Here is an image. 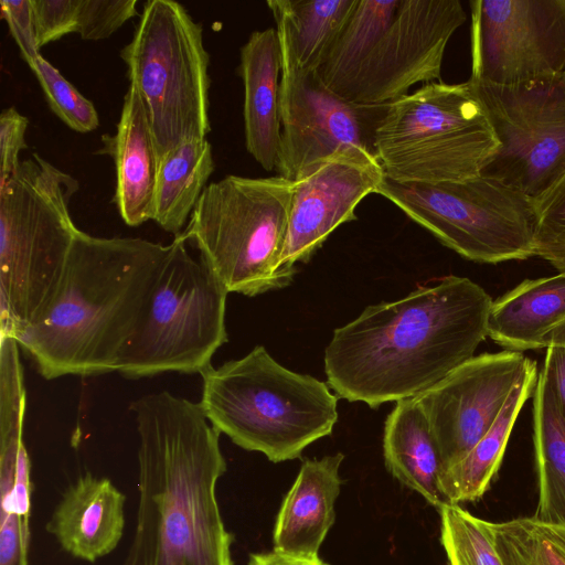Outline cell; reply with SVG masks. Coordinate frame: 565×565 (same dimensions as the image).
<instances>
[{
    "label": "cell",
    "instance_id": "6da1fadb",
    "mask_svg": "<svg viewBox=\"0 0 565 565\" xmlns=\"http://www.w3.org/2000/svg\"><path fill=\"white\" fill-rule=\"evenodd\" d=\"M492 301L470 278L448 276L367 306L326 348L329 386L371 408L415 397L475 356L488 337Z\"/></svg>",
    "mask_w": 565,
    "mask_h": 565
},
{
    "label": "cell",
    "instance_id": "7a4b0ae2",
    "mask_svg": "<svg viewBox=\"0 0 565 565\" xmlns=\"http://www.w3.org/2000/svg\"><path fill=\"white\" fill-rule=\"evenodd\" d=\"M138 433V509L122 565H234L216 484L220 431L199 403L162 391L130 404Z\"/></svg>",
    "mask_w": 565,
    "mask_h": 565
},
{
    "label": "cell",
    "instance_id": "3957f363",
    "mask_svg": "<svg viewBox=\"0 0 565 565\" xmlns=\"http://www.w3.org/2000/svg\"><path fill=\"white\" fill-rule=\"evenodd\" d=\"M171 244L78 230L52 300L14 339L46 380L116 371Z\"/></svg>",
    "mask_w": 565,
    "mask_h": 565
},
{
    "label": "cell",
    "instance_id": "277c9868",
    "mask_svg": "<svg viewBox=\"0 0 565 565\" xmlns=\"http://www.w3.org/2000/svg\"><path fill=\"white\" fill-rule=\"evenodd\" d=\"M201 376L199 404L211 425L271 462L299 458L338 420V396L329 386L286 369L263 345Z\"/></svg>",
    "mask_w": 565,
    "mask_h": 565
},
{
    "label": "cell",
    "instance_id": "5b68a950",
    "mask_svg": "<svg viewBox=\"0 0 565 565\" xmlns=\"http://www.w3.org/2000/svg\"><path fill=\"white\" fill-rule=\"evenodd\" d=\"M78 189L36 152L0 185V335L15 338L55 295L79 230L68 209Z\"/></svg>",
    "mask_w": 565,
    "mask_h": 565
},
{
    "label": "cell",
    "instance_id": "8992f818",
    "mask_svg": "<svg viewBox=\"0 0 565 565\" xmlns=\"http://www.w3.org/2000/svg\"><path fill=\"white\" fill-rule=\"evenodd\" d=\"M295 182L226 175L207 184L182 232L228 292L255 297L287 287L282 268Z\"/></svg>",
    "mask_w": 565,
    "mask_h": 565
},
{
    "label": "cell",
    "instance_id": "52a82bcc",
    "mask_svg": "<svg viewBox=\"0 0 565 565\" xmlns=\"http://www.w3.org/2000/svg\"><path fill=\"white\" fill-rule=\"evenodd\" d=\"M500 142L472 84L428 83L388 104L374 152L385 178L457 182L481 174Z\"/></svg>",
    "mask_w": 565,
    "mask_h": 565
},
{
    "label": "cell",
    "instance_id": "ba28073f",
    "mask_svg": "<svg viewBox=\"0 0 565 565\" xmlns=\"http://www.w3.org/2000/svg\"><path fill=\"white\" fill-rule=\"evenodd\" d=\"M135 331L124 345L116 371L128 379L167 372L201 374L227 342L230 294L199 258L182 233L170 243Z\"/></svg>",
    "mask_w": 565,
    "mask_h": 565
},
{
    "label": "cell",
    "instance_id": "9c48e42d",
    "mask_svg": "<svg viewBox=\"0 0 565 565\" xmlns=\"http://www.w3.org/2000/svg\"><path fill=\"white\" fill-rule=\"evenodd\" d=\"M120 57L145 104L160 158L185 141L206 138L210 55L202 25L181 3L146 1Z\"/></svg>",
    "mask_w": 565,
    "mask_h": 565
},
{
    "label": "cell",
    "instance_id": "30bf717a",
    "mask_svg": "<svg viewBox=\"0 0 565 565\" xmlns=\"http://www.w3.org/2000/svg\"><path fill=\"white\" fill-rule=\"evenodd\" d=\"M376 193L469 260L499 264L534 256V204L482 173L435 184L401 183L385 178Z\"/></svg>",
    "mask_w": 565,
    "mask_h": 565
},
{
    "label": "cell",
    "instance_id": "8fae6325",
    "mask_svg": "<svg viewBox=\"0 0 565 565\" xmlns=\"http://www.w3.org/2000/svg\"><path fill=\"white\" fill-rule=\"evenodd\" d=\"M469 81L500 142L481 173L534 204L565 174V71L516 85Z\"/></svg>",
    "mask_w": 565,
    "mask_h": 565
},
{
    "label": "cell",
    "instance_id": "7c38bea8",
    "mask_svg": "<svg viewBox=\"0 0 565 565\" xmlns=\"http://www.w3.org/2000/svg\"><path fill=\"white\" fill-rule=\"evenodd\" d=\"M273 17L281 51L278 175L295 182L322 160L350 147L375 156V131L388 104H355L330 90L317 70L299 65L284 20L278 14Z\"/></svg>",
    "mask_w": 565,
    "mask_h": 565
},
{
    "label": "cell",
    "instance_id": "4fadbf2b",
    "mask_svg": "<svg viewBox=\"0 0 565 565\" xmlns=\"http://www.w3.org/2000/svg\"><path fill=\"white\" fill-rule=\"evenodd\" d=\"M470 79L516 85L565 71V0H473Z\"/></svg>",
    "mask_w": 565,
    "mask_h": 565
},
{
    "label": "cell",
    "instance_id": "5bb4252c",
    "mask_svg": "<svg viewBox=\"0 0 565 565\" xmlns=\"http://www.w3.org/2000/svg\"><path fill=\"white\" fill-rule=\"evenodd\" d=\"M467 20L458 0H401L397 11L363 61L344 99L387 105L422 82L441 79L446 46Z\"/></svg>",
    "mask_w": 565,
    "mask_h": 565
},
{
    "label": "cell",
    "instance_id": "9a60e30c",
    "mask_svg": "<svg viewBox=\"0 0 565 565\" xmlns=\"http://www.w3.org/2000/svg\"><path fill=\"white\" fill-rule=\"evenodd\" d=\"M531 362L510 350L475 355L414 397L438 445L444 470L491 428Z\"/></svg>",
    "mask_w": 565,
    "mask_h": 565
},
{
    "label": "cell",
    "instance_id": "2e32d148",
    "mask_svg": "<svg viewBox=\"0 0 565 565\" xmlns=\"http://www.w3.org/2000/svg\"><path fill=\"white\" fill-rule=\"evenodd\" d=\"M384 179L373 153L350 147L296 180L281 267L296 270L297 263H307L338 226L358 218L355 207Z\"/></svg>",
    "mask_w": 565,
    "mask_h": 565
},
{
    "label": "cell",
    "instance_id": "e0dca14e",
    "mask_svg": "<svg viewBox=\"0 0 565 565\" xmlns=\"http://www.w3.org/2000/svg\"><path fill=\"white\" fill-rule=\"evenodd\" d=\"M125 501V494L108 478L86 473L63 492L46 531L64 552L94 563L119 544Z\"/></svg>",
    "mask_w": 565,
    "mask_h": 565
},
{
    "label": "cell",
    "instance_id": "ac0fdd59",
    "mask_svg": "<svg viewBox=\"0 0 565 565\" xmlns=\"http://www.w3.org/2000/svg\"><path fill=\"white\" fill-rule=\"evenodd\" d=\"M104 142L116 166L114 203L121 220L129 226L152 220L160 157L145 104L132 84L124 97L116 134Z\"/></svg>",
    "mask_w": 565,
    "mask_h": 565
},
{
    "label": "cell",
    "instance_id": "d6986e66",
    "mask_svg": "<svg viewBox=\"0 0 565 565\" xmlns=\"http://www.w3.org/2000/svg\"><path fill=\"white\" fill-rule=\"evenodd\" d=\"M238 74L244 84L246 149L266 171L276 170L281 139V51L276 28L249 35L241 47Z\"/></svg>",
    "mask_w": 565,
    "mask_h": 565
},
{
    "label": "cell",
    "instance_id": "ffe728a7",
    "mask_svg": "<svg viewBox=\"0 0 565 565\" xmlns=\"http://www.w3.org/2000/svg\"><path fill=\"white\" fill-rule=\"evenodd\" d=\"M343 454L307 459L284 498L273 541L274 550L303 556L318 551L334 523V502L340 494L339 469Z\"/></svg>",
    "mask_w": 565,
    "mask_h": 565
},
{
    "label": "cell",
    "instance_id": "44dd1931",
    "mask_svg": "<svg viewBox=\"0 0 565 565\" xmlns=\"http://www.w3.org/2000/svg\"><path fill=\"white\" fill-rule=\"evenodd\" d=\"M387 470L404 486L441 508L449 504L440 488L444 463L428 422L414 397L397 401L384 425Z\"/></svg>",
    "mask_w": 565,
    "mask_h": 565
},
{
    "label": "cell",
    "instance_id": "7402d4cb",
    "mask_svg": "<svg viewBox=\"0 0 565 565\" xmlns=\"http://www.w3.org/2000/svg\"><path fill=\"white\" fill-rule=\"evenodd\" d=\"M565 319V273L525 279L492 301L488 337L510 351L544 349L545 334Z\"/></svg>",
    "mask_w": 565,
    "mask_h": 565
},
{
    "label": "cell",
    "instance_id": "603a6c76",
    "mask_svg": "<svg viewBox=\"0 0 565 565\" xmlns=\"http://www.w3.org/2000/svg\"><path fill=\"white\" fill-rule=\"evenodd\" d=\"M537 377V365L532 360L491 428L463 458L443 471L440 488L449 504L475 502L487 492L501 466L516 418L534 393Z\"/></svg>",
    "mask_w": 565,
    "mask_h": 565
},
{
    "label": "cell",
    "instance_id": "cb8c5ba5",
    "mask_svg": "<svg viewBox=\"0 0 565 565\" xmlns=\"http://www.w3.org/2000/svg\"><path fill=\"white\" fill-rule=\"evenodd\" d=\"M214 169L212 146L206 138L185 141L163 154L152 221L168 233H182Z\"/></svg>",
    "mask_w": 565,
    "mask_h": 565
},
{
    "label": "cell",
    "instance_id": "d4e9b609",
    "mask_svg": "<svg viewBox=\"0 0 565 565\" xmlns=\"http://www.w3.org/2000/svg\"><path fill=\"white\" fill-rule=\"evenodd\" d=\"M533 443L539 489L533 518L565 524V423L541 372L533 393Z\"/></svg>",
    "mask_w": 565,
    "mask_h": 565
},
{
    "label": "cell",
    "instance_id": "484cf974",
    "mask_svg": "<svg viewBox=\"0 0 565 565\" xmlns=\"http://www.w3.org/2000/svg\"><path fill=\"white\" fill-rule=\"evenodd\" d=\"M401 0H358L318 68L324 85L344 98L359 67L392 22Z\"/></svg>",
    "mask_w": 565,
    "mask_h": 565
},
{
    "label": "cell",
    "instance_id": "4316f807",
    "mask_svg": "<svg viewBox=\"0 0 565 565\" xmlns=\"http://www.w3.org/2000/svg\"><path fill=\"white\" fill-rule=\"evenodd\" d=\"M358 0H268L285 22L301 67L319 68Z\"/></svg>",
    "mask_w": 565,
    "mask_h": 565
},
{
    "label": "cell",
    "instance_id": "83f0119b",
    "mask_svg": "<svg viewBox=\"0 0 565 565\" xmlns=\"http://www.w3.org/2000/svg\"><path fill=\"white\" fill-rule=\"evenodd\" d=\"M494 533L504 565H565V524L523 516L494 523Z\"/></svg>",
    "mask_w": 565,
    "mask_h": 565
},
{
    "label": "cell",
    "instance_id": "f1b7e54d",
    "mask_svg": "<svg viewBox=\"0 0 565 565\" xmlns=\"http://www.w3.org/2000/svg\"><path fill=\"white\" fill-rule=\"evenodd\" d=\"M440 513V541L449 565H504L495 544L494 523L459 504H445Z\"/></svg>",
    "mask_w": 565,
    "mask_h": 565
},
{
    "label": "cell",
    "instance_id": "f546056e",
    "mask_svg": "<svg viewBox=\"0 0 565 565\" xmlns=\"http://www.w3.org/2000/svg\"><path fill=\"white\" fill-rule=\"evenodd\" d=\"M52 111L71 129L89 132L99 126L94 104L39 54L30 64Z\"/></svg>",
    "mask_w": 565,
    "mask_h": 565
},
{
    "label": "cell",
    "instance_id": "4dcf8cb0",
    "mask_svg": "<svg viewBox=\"0 0 565 565\" xmlns=\"http://www.w3.org/2000/svg\"><path fill=\"white\" fill-rule=\"evenodd\" d=\"M536 216L534 256L565 273V174L534 203Z\"/></svg>",
    "mask_w": 565,
    "mask_h": 565
},
{
    "label": "cell",
    "instance_id": "1f68e13d",
    "mask_svg": "<svg viewBox=\"0 0 565 565\" xmlns=\"http://www.w3.org/2000/svg\"><path fill=\"white\" fill-rule=\"evenodd\" d=\"M137 15V0H78L75 33L83 40L109 38Z\"/></svg>",
    "mask_w": 565,
    "mask_h": 565
},
{
    "label": "cell",
    "instance_id": "d6a6232c",
    "mask_svg": "<svg viewBox=\"0 0 565 565\" xmlns=\"http://www.w3.org/2000/svg\"><path fill=\"white\" fill-rule=\"evenodd\" d=\"M78 0H31L39 50L75 33Z\"/></svg>",
    "mask_w": 565,
    "mask_h": 565
},
{
    "label": "cell",
    "instance_id": "836d02e7",
    "mask_svg": "<svg viewBox=\"0 0 565 565\" xmlns=\"http://www.w3.org/2000/svg\"><path fill=\"white\" fill-rule=\"evenodd\" d=\"M28 118L13 107L0 114V185L14 174L21 163L20 153L28 148Z\"/></svg>",
    "mask_w": 565,
    "mask_h": 565
},
{
    "label": "cell",
    "instance_id": "e575fe53",
    "mask_svg": "<svg viewBox=\"0 0 565 565\" xmlns=\"http://www.w3.org/2000/svg\"><path fill=\"white\" fill-rule=\"evenodd\" d=\"M1 15L29 65L40 53L31 0H0Z\"/></svg>",
    "mask_w": 565,
    "mask_h": 565
},
{
    "label": "cell",
    "instance_id": "d590c367",
    "mask_svg": "<svg viewBox=\"0 0 565 565\" xmlns=\"http://www.w3.org/2000/svg\"><path fill=\"white\" fill-rule=\"evenodd\" d=\"M551 386L559 414L565 423V348L547 347L540 371Z\"/></svg>",
    "mask_w": 565,
    "mask_h": 565
},
{
    "label": "cell",
    "instance_id": "8d00e7d4",
    "mask_svg": "<svg viewBox=\"0 0 565 565\" xmlns=\"http://www.w3.org/2000/svg\"><path fill=\"white\" fill-rule=\"evenodd\" d=\"M248 565H329L319 556H303L273 550L267 553H253Z\"/></svg>",
    "mask_w": 565,
    "mask_h": 565
},
{
    "label": "cell",
    "instance_id": "74e56055",
    "mask_svg": "<svg viewBox=\"0 0 565 565\" xmlns=\"http://www.w3.org/2000/svg\"><path fill=\"white\" fill-rule=\"evenodd\" d=\"M544 348L563 347L565 348V319L554 326L543 339Z\"/></svg>",
    "mask_w": 565,
    "mask_h": 565
}]
</instances>
